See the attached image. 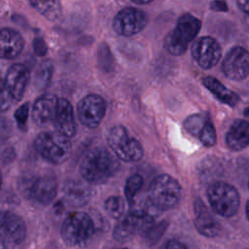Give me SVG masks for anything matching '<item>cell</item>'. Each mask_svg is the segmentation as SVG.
I'll list each match as a JSON object with an SVG mask.
<instances>
[{"instance_id":"21","label":"cell","mask_w":249,"mask_h":249,"mask_svg":"<svg viewBox=\"0 0 249 249\" xmlns=\"http://www.w3.org/2000/svg\"><path fill=\"white\" fill-rule=\"evenodd\" d=\"M226 141L233 151H240L249 145V122L236 120L230 127Z\"/></svg>"},{"instance_id":"18","label":"cell","mask_w":249,"mask_h":249,"mask_svg":"<svg viewBox=\"0 0 249 249\" xmlns=\"http://www.w3.org/2000/svg\"><path fill=\"white\" fill-rule=\"evenodd\" d=\"M194 223L196 230L204 236L214 237L220 232V225L208 211L207 207L200 199H196L194 206Z\"/></svg>"},{"instance_id":"30","label":"cell","mask_w":249,"mask_h":249,"mask_svg":"<svg viewBox=\"0 0 249 249\" xmlns=\"http://www.w3.org/2000/svg\"><path fill=\"white\" fill-rule=\"evenodd\" d=\"M160 249H187L186 246L177 239H169L161 246Z\"/></svg>"},{"instance_id":"27","label":"cell","mask_w":249,"mask_h":249,"mask_svg":"<svg viewBox=\"0 0 249 249\" xmlns=\"http://www.w3.org/2000/svg\"><path fill=\"white\" fill-rule=\"evenodd\" d=\"M197 138L206 147H212L216 143L215 127L209 118L205 122Z\"/></svg>"},{"instance_id":"23","label":"cell","mask_w":249,"mask_h":249,"mask_svg":"<svg viewBox=\"0 0 249 249\" xmlns=\"http://www.w3.org/2000/svg\"><path fill=\"white\" fill-rule=\"evenodd\" d=\"M28 2L48 20L56 21L62 16V7L59 0H28Z\"/></svg>"},{"instance_id":"20","label":"cell","mask_w":249,"mask_h":249,"mask_svg":"<svg viewBox=\"0 0 249 249\" xmlns=\"http://www.w3.org/2000/svg\"><path fill=\"white\" fill-rule=\"evenodd\" d=\"M0 46L1 57L4 59H14L23 50L24 40L17 30L5 27L1 29Z\"/></svg>"},{"instance_id":"22","label":"cell","mask_w":249,"mask_h":249,"mask_svg":"<svg viewBox=\"0 0 249 249\" xmlns=\"http://www.w3.org/2000/svg\"><path fill=\"white\" fill-rule=\"evenodd\" d=\"M201 82H202L203 86L223 103H225L229 106H232V107L238 103V101H239L238 95L235 92H233L232 90L226 88L216 78H214L212 76H206V77L202 78Z\"/></svg>"},{"instance_id":"9","label":"cell","mask_w":249,"mask_h":249,"mask_svg":"<svg viewBox=\"0 0 249 249\" xmlns=\"http://www.w3.org/2000/svg\"><path fill=\"white\" fill-rule=\"evenodd\" d=\"M148 23V17L140 9L126 7L117 13L113 19V29L121 36H132L141 32Z\"/></svg>"},{"instance_id":"11","label":"cell","mask_w":249,"mask_h":249,"mask_svg":"<svg viewBox=\"0 0 249 249\" xmlns=\"http://www.w3.org/2000/svg\"><path fill=\"white\" fill-rule=\"evenodd\" d=\"M191 53L196 62L203 69L214 67L222 57L220 44L212 37L204 36L196 39L191 48Z\"/></svg>"},{"instance_id":"10","label":"cell","mask_w":249,"mask_h":249,"mask_svg":"<svg viewBox=\"0 0 249 249\" xmlns=\"http://www.w3.org/2000/svg\"><path fill=\"white\" fill-rule=\"evenodd\" d=\"M107 105L103 97L98 94H88L77 105L80 122L87 127L95 128L103 121Z\"/></svg>"},{"instance_id":"15","label":"cell","mask_w":249,"mask_h":249,"mask_svg":"<svg viewBox=\"0 0 249 249\" xmlns=\"http://www.w3.org/2000/svg\"><path fill=\"white\" fill-rule=\"evenodd\" d=\"M58 98L53 94L40 96L33 104L31 109V117L35 124L46 125L53 124Z\"/></svg>"},{"instance_id":"14","label":"cell","mask_w":249,"mask_h":249,"mask_svg":"<svg viewBox=\"0 0 249 249\" xmlns=\"http://www.w3.org/2000/svg\"><path fill=\"white\" fill-rule=\"evenodd\" d=\"M27 193L34 201L42 205H48L57 195V182L52 175L39 176L31 181Z\"/></svg>"},{"instance_id":"34","label":"cell","mask_w":249,"mask_h":249,"mask_svg":"<svg viewBox=\"0 0 249 249\" xmlns=\"http://www.w3.org/2000/svg\"><path fill=\"white\" fill-rule=\"evenodd\" d=\"M246 214H247V218L249 220V201L246 204Z\"/></svg>"},{"instance_id":"4","label":"cell","mask_w":249,"mask_h":249,"mask_svg":"<svg viewBox=\"0 0 249 249\" xmlns=\"http://www.w3.org/2000/svg\"><path fill=\"white\" fill-rule=\"evenodd\" d=\"M34 148L38 154L53 164L65 162L72 151L69 137L58 131H43L34 141Z\"/></svg>"},{"instance_id":"16","label":"cell","mask_w":249,"mask_h":249,"mask_svg":"<svg viewBox=\"0 0 249 249\" xmlns=\"http://www.w3.org/2000/svg\"><path fill=\"white\" fill-rule=\"evenodd\" d=\"M2 236L15 244L21 243L26 236V225L23 219L16 213L5 211L1 215Z\"/></svg>"},{"instance_id":"31","label":"cell","mask_w":249,"mask_h":249,"mask_svg":"<svg viewBox=\"0 0 249 249\" xmlns=\"http://www.w3.org/2000/svg\"><path fill=\"white\" fill-rule=\"evenodd\" d=\"M237 5L242 12L249 15V0H237Z\"/></svg>"},{"instance_id":"12","label":"cell","mask_w":249,"mask_h":249,"mask_svg":"<svg viewBox=\"0 0 249 249\" xmlns=\"http://www.w3.org/2000/svg\"><path fill=\"white\" fill-rule=\"evenodd\" d=\"M153 221L141 211L131 207L130 211L116 225L113 236L117 241H127L136 233L148 229Z\"/></svg>"},{"instance_id":"6","label":"cell","mask_w":249,"mask_h":249,"mask_svg":"<svg viewBox=\"0 0 249 249\" xmlns=\"http://www.w3.org/2000/svg\"><path fill=\"white\" fill-rule=\"evenodd\" d=\"M61 237L70 247L85 246L94 232V224L85 212L70 213L62 223Z\"/></svg>"},{"instance_id":"3","label":"cell","mask_w":249,"mask_h":249,"mask_svg":"<svg viewBox=\"0 0 249 249\" xmlns=\"http://www.w3.org/2000/svg\"><path fill=\"white\" fill-rule=\"evenodd\" d=\"M201 27V21L191 14L182 15L175 25L163 39L164 49L172 55H182L190 43L196 37Z\"/></svg>"},{"instance_id":"19","label":"cell","mask_w":249,"mask_h":249,"mask_svg":"<svg viewBox=\"0 0 249 249\" xmlns=\"http://www.w3.org/2000/svg\"><path fill=\"white\" fill-rule=\"evenodd\" d=\"M85 180L71 179L66 181L63 187V193L66 200L73 206L81 207L87 204L91 197V189Z\"/></svg>"},{"instance_id":"25","label":"cell","mask_w":249,"mask_h":249,"mask_svg":"<svg viewBox=\"0 0 249 249\" xmlns=\"http://www.w3.org/2000/svg\"><path fill=\"white\" fill-rule=\"evenodd\" d=\"M143 183H144L143 177L139 174H133L127 178L124 186V195L130 204L133 202L136 196L141 191L143 187Z\"/></svg>"},{"instance_id":"28","label":"cell","mask_w":249,"mask_h":249,"mask_svg":"<svg viewBox=\"0 0 249 249\" xmlns=\"http://www.w3.org/2000/svg\"><path fill=\"white\" fill-rule=\"evenodd\" d=\"M53 73V66L51 64L50 61H43V63L39 66L37 72H36V76H35V80L37 85L39 86H46L49 82V80L51 79Z\"/></svg>"},{"instance_id":"32","label":"cell","mask_w":249,"mask_h":249,"mask_svg":"<svg viewBox=\"0 0 249 249\" xmlns=\"http://www.w3.org/2000/svg\"><path fill=\"white\" fill-rule=\"evenodd\" d=\"M130 1H132L133 3H135L137 5H146V4L151 3L153 0H130Z\"/></svg>"},{"instance_id":"33","label":"cell","mask_w":249,"mask_h":249,"mask_svg":"<svg viewBox=\"0 0 249 249\" xmlns=\"http://www.w3.org/2000/svg\"><path fill=\"white\" fill-rule=\"evenodd\" d=\"M1 249H8V246L5 241V237H3V236L1 238Z\"/></svg>"},{"instance_id":"8","label":"cell","mask_w":249,"mask_h":249,"mask_svg":"<svg viewBox=\"0 0 249 249\" xmlns=\"http://www.w3.org/2000/svg\"><path fill=\"white\" fill-rule=\"evenodd\" d=\"M210 206L217 214L229 218L233 216L239 207V195L234 187L225 182L212 183L207 190Z\"/></svg>"},{"instance_id":"13","label":"cell","mask_w":249,"mask_h":249,"mask_svg":"<svg viewBox=\"0 0 249 249\" xmlns=\"http://www.w3.org/2000/svg\"><path fill=\"white\" fill-rule=\"evenodd\" d=\"M224 75L233 81H241L249 75V52L239 46L233 47L222 61Z\"/></svg>"},{"instance_id":"2","label":"cell","mask_w":249,"mask_h":249,"mask_svg":"<svg viewBox=\"0 0 249 249\" xmlns=\"http://www.w3.org/2000/svg\"><path fill=\"white\" fill-rule=\"evenodd\" d=\"M119 158L103 147L91 149L80 164L82 177L91 184H102L113 177L119 170Z\"/></svg>"},{"instance_id":"24","label":"cell","mask_w":249,"mask_h":249,"mask_svg":"<svg viewBox=\"0 0 249 249\" xmlns=\"http://www.w3.org/2000/svg\"><path fill=\"white\" fill-rule=\"evenodd\" d=\"M107 214L113 219H120L124 213V200L120 196H111L104 202Z\"/></svg>"},{"instance_id":"29","label":"cell","mask_w":249,"mask_h":249,"mask_svg":"<svg viewBox=\"0 0 249 249\" xmlns=\"http://www.w3.org/2000/svg\"><path fill=\"white\" fill-rule=\"evenodd\" d=\"M29 116V104L26 102L19 106L15 112V119L18 124V126L22 129L25 127L27 119Z\"/></svg>"},{"instance_id":"1","label":"cell","mask_w":249,"mask_h":249,"mask_svg":"<svg viewBox=\"0 0 249 249\" xmlns=\"http://www.w3.org/2000/svg\"><path fill=\"white\" fill-rule=\"evenodd\" d=\"M181 187L178 181L167 174L157 176L150 184L148 195L145 198L130 205L155 220L162 212L173 208L179 201Z\"/></svg>"},{"instance_id":"7","label":"cell","mask_w":249,"mask_h":249,"mask_svg":"<svg viewBox=\"0 0 249 249\" xmlns=\"http://www.w3.org/2000/svg\"><path fill=\"white\" fill-rule=\"evenodd\" d=\"M107 143L110 150L125 162H136L142 160L144 150L140 142L130 136L123 125L113 126L107 135Z\"/></svg>"},{"instance_id":"26","label":"cell","mask_w":249,"mask_h":249,"mask_svg":"<svg viewBox=\"0 0 249 249\" xmlns=\"http://www.w3.org/2000/svg\"><path fill=\"white\" fill-rule=\"evenodd\" d=\"M207 119H208V116L203 114L191 115L185 120L184 127L190 134L196 137H198L200 130L202 129Z\"/></svg>"},{"instance_id":"17","label":"cell","mask_w":249,"mask_h":249,"mask_svg":"<svg viewBox=\"0 0 249 249\" xmlns=\"http://www.w3.org/2000/svg\"><path fill=\"white\" fill-rule=\"evenodd\" d=\"M56 131L71 138L76 133V124L71 103L65 98H58L56 113L53 124Z\"/></svg>"},{"instance_id":"5","label":"cell","mask_w":249,"mask_h":249,"mask_svg":"<svg viewBox=\"0 0 249 249\" xmlns=\"http://www.w3.org/2000/svg\"><path fill=\"white\" fill-rule=\"evenodd\" d=\"M29 78V70L23 64H13L8 69L1 87L0 105L2 112L9 110L22 98Z\"/></svg>"}]
</instances>
